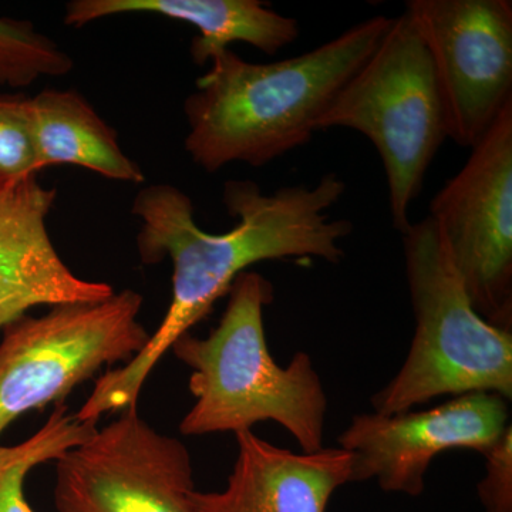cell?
I'll return each mask as SVG.
<instances>
[{
	"label": "cell",
	"instance_id": "cell-1",
	"mask_svg": "<svg viewBox=\"0 0 512 512\" xmlns=\"http://www.w3.org/2000/svg\"><path fill=\"white\" fill-rule=\"evenodd\" d=\"M345 192V181L335 173L320 177L315 187L291 185L271 195L254 181H228L222 202L238 222L224 234L202 231L191 198L174 185L154 184L138 192L131 210L143 221L138 255L146 265L171 259L173 296L146 348L127 365L97 379L77 420L97 424L104 414L137 406L147 377L165 353L210 315L249 266L286 258L339 264L345 258L340 242L352 234L353 224L332 220L328 211Z\"/></svg>",
	"mask_w": 512,
	"mask_h": 512
},
{
	"label": "cell",
	"instance_id": "cell-2",
	"mask_svg": "<svg viewBox=\"0 0 512 512\" xmlns=\"http://www.w3.org/2000/svg\"><path fill=\"white\" fill-rule=\"evenodd\" d=\"M392 18L375 16L305 55L251 63L229 49L184 101L185 150L207 173L229 163L264 167L305 146L340 89L372 56Z\"/></svg>",
	"mask_w": 512,
	"mask_h": 512
},
{
	"label": "cell",
	"instance_id": "cell-3",
	"mask_svg": "<svg viewBox=\"0 0 512 512\" xmlns=\"http://www.w3.org/2000/svg\"><path fill=\"white\" fill-rule=\"evenodd\" d=\"M217 328L207 338L191 333L171 346L191 367L194 406L180 423L184 436L251 431L272 420L298 441L303 453L322 450L328 396L312 357L296 352L291 363L275 362L264 326V308L274 302V285L264 275L245 271L228 292Z\"/></svg>",
	"mask_w": 512,
	"mask_h": 512
},
{
	"label": "cell",
	"instance_id": "cell-4",
	"mask_svg": "<svg viewBox=\"0 0 512 512\" xmlns=\"http://www.w3.org/2000/svg\"><path fill=\"white\" fill-rule=\"evenodd\" d=\"M402 237L416 328L403 366L370 399L373 412H409L446 394L488 392L511 402V330L478 315L436 222H412Z\"/></svg>",
	"mask_w": 512,
	"mask_h": 512
},
{
	"label": "cell",
	"instance_id": "cell-5",
	"mask_svg": "<svg viewBox=\"0 0 512 512\" xmlns=\"http://www.w3.org/2000/svg\"><path fill=\"white\" fill-rule=\"evenodd\" d=\"M343 127L372 141L389 185L393 227H410V204L447 137L433 64L406 12L392 18L372 56L320 117L316 131Z\"/></svg>",
	"mask_w": 512,
	"mask_h": 512
},
{
	"label": "cell",
	"instance_id": "cell-6",
	"mask_svg": "<svg viewBox=\"0 0 512 512\" xmlns=\"http://www.w3.org/2000/svg\"><path fill=\"white\" fill-rule=\"evenodd\" d=\"M143 296L133 289L99 302L64 303L3 328L0 436L13 421L64 397L103 367L138 355L150 333L138 322Z\"/></svg>",
	"mask_w": 512,
	"mask_h": 512
},
{
	"label": "cell",
	"instance_id": "cell-7",
	"mask_svg": "<svg viewBox=\"0 0 512 512\" xmlns=\"http://www.w3.org/2000/svg\"><path fill=\"white\" fill-rule=\"evenodd\" d=\"M471 150L431 201L429 217L478 315L512 332V103Z\"/></svg>",
	"mask_w": 512,
	"mask_h": 512
},
{
	"label": "cell",
	"instance_id": "cell-8",
	"mask_svg": "<svg viewBox=\"0 0 512 512\" xmlns=\"http://www.w3.org/2000/svg\"><path fill=\"white\" fill-rule=\"evenodd\" d=\"M429 50L447 137L474 148L512 103L511 0H409Z\"/></svg>",
	"mask_w": 512,
	"mask_h": 512
},
{
	"label": "cell",
	"instance_id": "cell-9",
	"mask_svg": "<svg viewBox=\"0 0 512 512\" xmlns=\"http://www.w3.org/2000/svg\"><path fill=\"white\" fill-rule=\"evenodd\" d=\"M191 454L128 407L56 460L57 512H194Z\"/></svg>",
	"mask_w": 512,
	"mask_h": 512
},
{
	"label": "cell",
	"instance_id": "cell-10",
	"mask_svg": "<svg viewBox=\"0 0 512 512\" xmlns=\"http://www.w3.org/2000/svg\"><path fill=\"white\" fill-rule=\"evenodd\" d=\"M508 403L474 392L421 412L356 414L338 439L353 456L352 483L376 480L386 493L419 497L434 457L456 448L484 456L497 443L511 426Z\"/></svg>",
	"mask_w": 512,
	"mask_h": 512
},
{
	"label": "cell",
	"instance_id": "cell-11",
	"mask_svg": "<svg viewBox=\"0 0 512 512\" xmlns=\"http://www.w3.org/2000/svg\"><path fill=\"white\" fill-rule=\"evenodd\" d=\"M57 191L29 175L0 192V329L35 306L99 302L113 286L73 274L57 254L46 218Z\"/></svg>",
	"mask_w": 512,
	"mask_h": 512
},
{
	"label": "cell",
	"instance_id": "cell-12",
	"mask_svg": "<svg viewBox=\"0 0 512 512\" xmlns=\"http://www.w3.org/2000/svg\"><path fill=\"white\" fill-rule=\"evenodd\" d=\"M222 491L194 490V512H326L332 495L352 483L353 456L340 447L293 453L241 431Z\"/></svg>",
	"mask_w": 512,
	"mask_h": 512
},
{
	"label": "cell",
	"instance_id": "cell-13",
	"mask_svg": "<svg viewBox=\"0 0 512 512\" xmlns=\"http://www.w3.org/2000/svg\"><path fill=\"white\" fill-rule=\"evenodd\" d=\"M123 13H156L200 30L191 43L198 66L231 43H248L274 56L299 36L298 20L279 15L258 0H73L67 3L64 23L82 28Z\"/></svg>",
	"mask_w": 512,
	"mask_h": 512
},
{
	"label": "cell",
	"instance_id": "cell-14",
	"mask_svg": "<svg viewBox=\"0 0 512 512\" xmlns=\"http://www.w3.org/2000/svg\"><path fill=\"white\" fill-rule=\"evenodd\" d=\"M37 171L76 165L94 173L143 183L140 165L121 150L119 136L76 90H43L29 99Z\"/></svg>",
	"mask_w": 512,
	"mask_h": 512
},
{
	"label": "cell",
	"instance_id": "cell-15",
	"mask_svg": "<svg viewBox=\"0 0 512 512\" xmlns=\"http://www.w3.org/2000/svg\"><path fill=\"white\" fill-rule=\"evenodd\" d=\"M96 430V424L77 420L62 403L56 404L49 420L28 440L16 446H0V512H35L23 491L30 471L59 460L70 448L89 440Z\"/></svg>",
	"mask_w": 512,
	"mask_h": 512
},
{
	"label": "cell",
	"instance_id": "cell-16",
	"mask_svg": "<svg viewBox=\"0 0 512 512\" xmlns=\"http://www.w3.org/2000/svg\"><path fill=\"white\" fill-rule=\"evenodd\" d=\"M73 59L25 20L0 19V84L26 87L72 72Z\"/></svg>",
	"mask_w": 512,
	"mask_h": 512
},
{
	"label": "cell",
	"instance_id": "cell-17",
	"mask_svg": "<svg viewBox=\"0 0 512 512\" xmlns=\"http://www.w3.org/2000/svg\"><path fill=\"white\" fill-rule=\"evenodd\" d=\"M37 173L29 97L0 96V192Z\"/></svg>",
	"mask_w": 512,
	"mask_h": 512
},
{
	"label": "cell",
	"instance_id": "cell-18",
	"mask_svg": "<svg viewBox=\"0 0 512 512\" xmlns=\"http://www.w3.org/2000/svg\"><path fill=\"white\" fill-rule=\"evenodd\" d=\"M485 458V476L477 485L484 512H512V427L504 431Z\"/></svg>",
	"mask_w": 512,
	"mask_h": 512
}]
</instances>
